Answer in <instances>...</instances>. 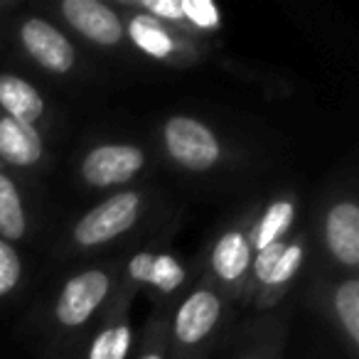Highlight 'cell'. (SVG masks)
<instances>
[{"instance_id": "8992f818", "label": "cell", "mask_w": 359, "mask_h": 359, "mask_svg": "<svg viewBox=\"0 0 359 359\" xmlns=\"http://www.w3.org/2000/svg\"><path fill=\"white\" fill-rule=\"evenodd\" d=\"M256 215V205L246 207L236 217L226 219L207 239L200 259V280L215 285L234 305H246L251 273L249 231Z\"/></svg>"}, {"instance_id": "44dd1931", "label": "cell", "mask_w": 359, "mask_h": 359, "mask_svg": "<svg viewBox=\"0 0 359 359\" xmlns=\"http://www.w3.org/2000/svg\"><path fill=\"white\" fill-rule=\"evenodd\" d=\"M25 278V264L15 244L0 239V303L18 293Z\"/></svg>"}, {"instance_id": "8fae6325", "label": "cell", "mask_w": 359, "mask_h": 359, "mask_svg": "<svg viewBox=\"0 0 359 359\" xmlns=\"http://www.w3.org/2000/svg\"><path fill=\"white\" fill-rule=\"evenodd\" d=\"M15 40L20 52L45 74L74 76L81 72V57L69 32L42 15H22L15 25Z\"/></svg>"}, {"instance_id": "ac0fdd59", "label": "cell", "mask_w": 359, "mask_h": 359, "mask_svg": "<svg viewBox=\"0 0 359 359\" xmlns=\"http://www.w3.org/2000/svg\"><path fill=\"white\" fill-rule=\"evenodd\" d=\"M0 114L45 130L50 123V101L30 79L13 72H0Z\"/></svg>"}, {"instance_id": "5bb4252c", "label": "cell", "mask_w": 359, "mask_h": 359, "mask_svg": "<svg viewBox=\"0 0 359 359\" xmlns=\"http://www.w3.org/2000/svg\"><path fill=\"white\" fill-rule=\"evenodd\" d=\"M133 300L135 295L118 288L109 310L76 347L81 352L79 359H130L135 347Z\"/></svg>"}, {"instance_id": "5b68a950", "label": "cell", "mask_w": 359, "mask_h": 359, "mask_svg": "<svg viewBox=\"0 0 359 359\" xmlns=\"http://www.w3.org/2000/svg\"><path fill=\"white\" fill-rule=\"evenodd\" d=\"M310 249H313L310 229L298 226L285 239L273 241L264 251H259L251 259L246 305H251L256 313H271L278 308L303 276Z\"/></svg>"}, {"instance_id": "6da1fadb", "label": "cell", "mask_w": 359, "mask_h": 359, "mask_svg": "<svg viewBox=\"0 0 359 359\" xmlns=\"http://www.w3.org/2000/svg\"><path fill=\"white\" fill-rule=\"evenodd\" d=\"M163 210V197L155 187L133 185L111 192L94 207L79 212L62 229L57 239V254L65 256H99L111 246L128 241L140 226H145Z\"/></svg>"}, {"instance_id": "3957f363", "label": "cell", "mask_w": 359, "mask_h": 359, "mask_svg": "<svg viewBox=\"0 0 359 359\" xmlns=\"http://www.w3.org/2000/svg\"><path fill=\"white\" fill-rule=\"evenodd\" d=\"M236 305L215 285L197 280L168 313L170 359H210L229 334Z\"/></svg>"}, {"instance_id": "2e32d148", "label": "cell", "mask_w": 359, "mask_h": 359, "mask_svg": "<svg viewBox=\"0 0 359 359\" xmlns=\"http://www.w3.org/2000/svg\"><path fill=\"white\" fill-rule=\"evenodd\" d=\"M50 163L45 130L0 114V168L11 172H37Z\"/></svg>"}, {"instance_id": "e0dca14e", "label": "cell", "mask_w": 359, "mask_h": 359, "mask_svg": "<svg viewBox=\"0 0 359 359\" xmlns=\"http://www.w3.org/2000/svg\"><path fill=\"white\" fill-rule=\"evenodd\" d=\"M300 219V197L293 190H280L271 195L269 200L256 205V215L251 222L249 231V246H251V259L259 251H264L269 244L280 241L298 229Z\"/></svg>"}, {"instance_id": "9c48e42d", "label": "cell", "mask_w": 359, "mask_h": 359, "mask_svg": "<svg viewBox=\"0 0 359 359\" xmlns=\"http://www.w3.org/2000/svg\"><path fill=\"white\" fill-rule=\"evenodd\" d=\"M315 241L325 264L334 273L357 276L359 266V205L352 192H332L323 200L315 217ZM310 231V234H313Z\"/></svg>"}, {"instance_id": "d6986e66", "label": "cell", "mask_w": 359, "mask_h": 359, "mask_svg": "<svg viewBox=\"0 0 359 359\" xmlns=\"http://www.w3.org/2000/svg\"><path fill=\"white\" fill-rule=\"evenodd\" d=\"M32 231V212L22 185L11 170L0 168V239L20 244Z\"/></svg>"}, {"instance_id": "52a82bcc", "label": "cell", "mask_w": 359, "mask_h": 359, "mask_svg": "<svg viewBox=\"0 0 359 359\" xmlns=\"http://www.w3.org/2000/svg\"><path fill=\"white\" fill-rule=\"evenodd\" d=\"M153 168V153L135 140H99L76 158V180L94 192H118L138 185Z\"/></svg>"}, {"instance_id": "ba28073f", "label": "cell", "mask_w": 359, "mask_h": 359, "mask_svg": "<svg viewBox=\"0 0 359 359\" xmlns=\"http://www.w3.org/2000/svg\"><path fill=\"white\" fill-rule=\"evenodd\" d=\"M190 280V269L168 246V236H155L130 249L121 269V290L130 295L150 293L158 303L172 300Z\"/></svg>"}, {"instance_id": "30bf717a", "label": "cell", "mask_w": 359, "mask_h": 359, "mask_svg": "<svg viewBox=\"0 0 359 359\" xmlns=\"http://www.w3.org/2000/svg\"><path fill=\"white\" fill-rule=\"evenodd\" d=\"M116 8L123 15L126 40L128 47L155 62H165L172 67H190L205 57V42L187 37L172 27L163 25L155 18L130 8L128 0H116Z\"/></svg>"}, {"instance_id": "277c9868", "label": "cell", "mask_w": 359, "mask_h": 359, "mask_svg": "<svg viewBox=\"0 0 359 359\" xmlns=\"http://www.w3.org/2000/svg\"><path fill=\"white\" fill-rule=\"evenodd\" d=\"M155 143L165 163L192 177L217 175L234 163V153L224 135L205 118L190 114H172L160 121Z\"/></svg>"}, {"instance_id": "7a4b0ae2", "label": "cell", "mask_w": 359, "mask_h": 359, "mask_svg": "<svg viewBox=\"0 0 359 359\" xmlns=\"http://www.w3.org/2000/svg\"><path fill=\"white\" fill-rule=\"evenodd\" d=\"M126 256H111L69 273L55 290L45 313L47 337L55 347H79L121 288Z\"/></svg>"}, {"instance_id": "9a60e30c", "label": "cell", "mask_w": 359, "mask_h": 359, "mask_svg": "<svg viewBox=\"0 0 359 359\" xmlns=\"http://www.w3.org/2000/svg\"><path fill=\"white\" fill-rule=\"evenodd\" d=\"M290 310H271L246 320L231 337L229 359H280L288 337Z\"/></svg>"}, {"instance_id": "4fadbf2b", "label": "cell", "mask_w": 359, "mask_h": 359, "mask_svg": "<svg viewBox=\"0 0 359 359\" xmlns=\"http://www.w3.org/2000/svg\"><path fill=\"white\" fill-rule=\"evenodd\" d=\"M55 13L65 27L76 37L106 52H118L128 47L123 15L114 3L104 0H60Z\"/></svg>"}, {"instance_id": "7c38bea8", "label": "cell", "mask_w": 359, "mask_h": 359, "mask_svg": "<svg viewBox=\"0 0 359 359\" xmlns=\"http://www.w3.org/2000/svg\"><path fill=\"white\" fill-rule=\"evenodd\" d=\"M308 305L339 332L347 349H359V278L347 273H325L308 288Z\"/></svg>"}, {"instance_id": "ffe728a7", "label": "cell", "mask_w": 359, "mask_h": 359, "mask_svg": "<svg viewBox=\"0 0 359 359\" xmlns=\"http://www.w3.org/2000/svg\"><path fill=\"white\" fill-rule=\"evenodd\" d=\"M130 359H170L168 347V313L153 310L145 320L143 330L138 334V342L133 347Z\"/></svg>"}]
</instances>
